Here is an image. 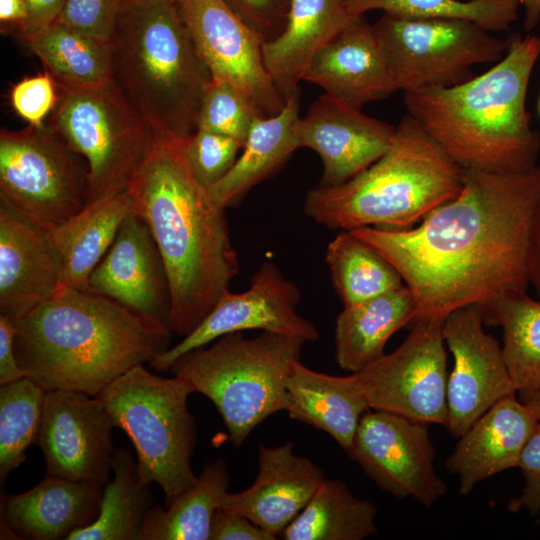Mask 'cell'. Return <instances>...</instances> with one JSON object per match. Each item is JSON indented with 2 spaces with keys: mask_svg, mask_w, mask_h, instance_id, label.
<instances>
[{
  "mask_svg": "<svg viewBox=\"0 0 540 540\" xmlns=\"http://www.w3.org/2000/svg\"><path fill=\"white\" fill-rule=\"evenodd\" d=\"M325 259L343 306L368 300L405 284L392 263L351 231L337 233L327 246Z\"/></svg>",
  "mask_w": 540,
  "mask_h": 540,
  "instance_id": "35",
  "label": "cell"
},
{
  "mask_svg": "<svg viewBox=\"0 0 540 540\" xmlns=\"http://www.w3.org/2000/svg\"><path fill=\"white\" fill-rule=\"evenodd\" d=\"M275 539L277 538L235 510L220 506L214 515L210 540Z\"/></svg>",
  "mask_w": 540,
  "mask_h": 540,
  "instance_id": "44",
  "label": "cell"
},
{
  "mask_svg": "<svg viewBox=\"0 0 540 540\" xmlns=\"http://www.w3.org/2000/svg\"><path fill=\"white\" fill-rule=\"evenodd\" d=\"M286 389L290 418L326 432L345 451L350 448L362 415L370 409L355 373L333 376L297 361Z\"/></svg>",
  "mask_w": 540,
  "mask_h": 540,
  "instance_id": "27",
  "label": "cell"
},
{
  "mask_svg": "<svg viewBox=\"0 0 540 540\" xmlns=\"http://www.w3.org/2000/svg\"><path fill=\"white\" fill-rule=\"evenodd\" d=\"M443 336L454 360L447 380L445 428L460 437L496 402L517 391L499 341L484 330L479 305L461 307L447 315Z\"/></svg>",
  "mask_w": 540,
  "mask_h": 540,
  "instance_id": "16",
  "label": "cell"
},
{
  "mask_svg": "<svg viewBox=\"0 0 540 540\" xmlns=\"http://www.w3.org/2000/svg\"><path fill=\"white\" fill-rule=\"evenodd\" d=\"M383 491L431 507L447 493L434 467L429 424L385 410H367L346 451Z\"/></svg>",
  "mask_w": 540,
  "mask_h": 540,
  "instance_id": "13",
  "label": "cell"
},
{
  "mask_svg": "<svg viewBox=\"0 0 540 540\" xmlns=\"http://www.w3.org/2000/svg\"><path fill=\"white\" fill-rule=\"evenodd\" d=\"M524 8L523 26L527 31L534 29L540 22V0H518Z\"/></svg>",
  "mask_w": 540,
  "mask_h": 540,
  "instance_id": "49",
  "label": "cell"
},
{
  "mask_svg": "<svg viewBox=\"0 0 540 540\" xmlns=\"http://www.w3.org/2000/svg\"><path fill=\"white\" fill-rule=\"evenodd\" d=\"M518 467L525 479L521 494L511 499L509 511H526L531 516L540 514V421L529 437L521 453Z\"/></svg>",
  "mask_w": 540,
  "mask_h": 540,
  "instance_id": "43",
  "label": "cell"
},
{
  "mask_svg": "<svg viewBox=\"0 0 540 540\" xmlns=\"http://www.w3.org/2000/svg\"><path fill=\"white\" fill-rule=\"evenodd\" d=\"M458 195L406 230H350L400 273L415 300L412 322L445 319L526 291L531 224L540 200V165L518 172L463 169Z\"/></svg>",
  "mask_w": 540,
  "mask_h": 540,
  "instance_id": "1",
  "label": "cell"
},
{
  "mask_svg": "<svg viewBox=\"0 0 540 540\" xmlns=\"http://www.w3.org/2000/svg\"><path fill=\"white\" fill-rule=\"evenodd\" d=\"M444 319L425 318L390 354L354 372L370 409L446 427L447 357Z\"/></svg>",
  "mask_w": 540,
  "mask_h": 540,
  "instance_id": "12",
  "label": "cell"
},
{
  "mask_svg": "<svg viewBox=\"0 0 540 540\" xmlns=\"http://www.w3.org/2000/svg\"><path fill=\"white\" fill-rule=\"evenodd\" d=\"M539 421L516 397L496 402L463 433L446 459V469L458 476L459 493L469 494L477 484L518 467L521 453Z\"/></svg>",
  "mask_w": 540,
  "mask_h": 540,
  "instance_id": "23",
  "label": "cell"
},
{
  "mask_svg": "<svg viewBox=\"0 0 540 540\" xmlns=\"http://www.w3.org/2000/svg\"><path fill=\"white\" fill-rule=\"evenodd\" d=\"M196 51L212 78L228 82L253 105L260 117L278 114L286 100L264 62L259 34L224 0H175Z\"/></svg>",
  "mask_w": 540,
  "mask_h": 540,
  "instance_id": "14",
  "label": "cell"
},
{
  "mask_svg": "<svg viewBox=\"0 0 540 540\" xmlns=\"http://www.w3.org/2000/svg\"><path fill=\"white\" fill-rule=\"evenodd\" d=\"M28 13L25 0H0V22L2 29L15 33L22 29Z\"/></svg>",
  "mask_w": 540,
  "mask_h": 540,
  "instance_id": "48",
  "label": "cell"
},
{
  "mask_svg": "<svg viewBox=\"0 0 540 540\" xmlns=\"http://www.w3.org/2000/svg\"><path fill=\"white\" fill-rule=\"evenodd\" d=\"M251 102L233 85L212 78L197 118V129L232 137L243 145L256 118Z\"/></svg>",
  "mask_w": 540,
  "mask_h": 540,
  "instance_id": "38",
  "label": "cell"
},
{
  "mask_svg": "<svg viewBox=\"0 0 540 540\" xmlns=\"http://www.w3.org/2000/svg\"><path fill=\"white\" fill-rule=\"evenodd\" d=\"M264 42L284 29L291 0H224Z\"/></svg>",
  "mask_w": 540,
  "mask_h": 540,
  "instance_id": "42",
  "label": "cell"
},
{
  "mask_svg": "<svg viewBox=\"0 0 540 540\" xmlns=\"http://www.w3.org/2000/svg\"><path fill=\"white\" fill-rule=\"evenodd\" d=\"M325 479L311 460L294 453L293 443L259 446L258 474L247 489L227 492L221 507L235 510L278 538Z\"/></svg>",
  "mask_w": 540,
  "mask_h": 540,
  "instance_id": "21",
  "label": "cell"
},
{
  "mask_svg": "<svg viewBox=\"0 0 540 540\" xmlns=\"http://www.w3.org/2000/svg\"><path fill=\"white\" fill-rule=\"evenodd\" d=\"M377 507L356 497L339 479H324L284 529V540H362L377 534Z\"/></svg>",
  "mask_w": 540,
  "mask_h": 540,
  "instance_id": "32",
  "label": "cell"
},
{
  "mask_svg": "<svg viewBox=\"0 0 540 540\" xmlns=\"http://www.w3.org/2000/svg\"><path fill=\"white\" fill-rule=\"evenodd\" d=\"M300 298L297 285L285 278L275 264L264 262L252 276L247 290L227 291L193 331L155 357L150 365L157 371H168L182 354L223 335L245 330L315 341L319 338L317 328L297 312Z\"/></svg>",
  "mask_w": 540,
  "mask_h": 540,
  "instance_id": "15",
  "label": "cell"
},
{
  "mask_svg": "<svg viewBox=\"0 0 540 540\" xmlns=\"http://www.w3.org/2000/svg\"><path fill=\"white\" fill-rule=\"evenodd\" d=\"M351 15L371 10L412 18H453L488 31L509 30L518 17V0H345Z\"/></svg>",
  "mask_w": 540,
  "mask_h": 540,
  "instance_id": "37",
  "label": "cell"
},
{
  "mask_svg": "<svg viewBox=\"0 0 540 540\" xmlns=\"http://www.w3.org/2000/svg\"><path fill=\"white\" fill-rule=\"evenodd\" d=\"M480 308L484 325L502 329V354L517 393L540 390V300L519 291Z\"/></svg>",
  "mask_w": 540,
  "mask_h": 540,
  "instance_id": "33",
  "label": "cell"
},
{
  "mask_svg": "<svg viewBox=\"0 0 540 540\" xmlns=\"http://www.w3.org/2000/svg\"><path fill=\"white\" fill-rule=\"evenodd\" d=\"M353 17L345 0H291L284 29L263 43L265 65L285 100L299 91L314 56Z\"/></svg>",
  "mask_w": 540,
  "mask_h": 540,
  "instance_id": "25",
  "label": "cell"
},
{
  "mask_svg": "<svg viewBox=\"0 0 540 540\" xmlns=\"http://www.w3.org/2000/svg\"><path fill=\"white\" fill-rule=\"evenodd\" d=\"M463 169L406 114L392 145L350 180L311 189L305 214L333 230L373 227L406 230L455 198Z\"/></svg>",
  "mask_w": 540,
  "mask_h": 540,
  "instance_id": "6",
  "label": "cell"
},
{
  "mask_svg": "<svg viewBox=\"0 0 540 540\" xmlns=\"http://www.w3.org/2000/svg\"><path fill=\"white\" fill-rule=\"evenodd\" d=\"M373 27L403 92L460 84L472 78V66L498 62L509 46L464 19L384 13Z\"/></svg>",
  "mask_w": 540,
  "mask_h": 540,
  "instance_id": "11",
  "label": "cell"
},
{
  "mask_svg": "<svg viewBox=\"0 0 540 540\" xmlns=\"http://www.w3.org/2000/svg\"><path fill=\"white\" fill-rule=\"evenodd\" d=\"M14 36L39 58L59 91L115 89L109 42L58 21Z\"/></svg>",
  "mask_w": 540,
  "mask_h": 540,
  "instance_id": "30",
  "label": "cell"
},
{
  "mask_svg": "<svg viewBox=\"0 0 540 540\" xmlns=\"http://www.w3.org/2000/svg\"><path fill=\"white\" fill-rule=\"evenodd\" d=\"M103 488L99 482L47 475L32 489L4 498L6 526L21 539L67 540L96 520Z\"/></svg>",
  "mask_w": 540,
  "mask_h": 540,
  "instance_id": "24",
  "label": "cell"
},
{
  "mask_svg": "<svg viewBox=\"0 0 540 540\" xmlns=\"http://www.w3.org/2000/svg\"><path fill=\"white\" fill-rule=\"evenodd\" d=\"M47 125L85 158L89 202L126 189L158 138L116 89L60 91Z\"/></svg>",
  "mask_w": 540,
  "mask_h": 540,
  "instance_id": "10",
  "label": "cell"
},
{
  "mask_svg": "<svg viewBox=\"0 0 540 540\" xmlns=\"http://www.w3.org/2000/svg\"><path fill=\"white\" fill-rule=\"evenodd\" d=\"M25 3L28 13L26 24L14 34L40 29L57 22L65 0H25Z\"/></svg>",
  "mask_w": 540,
  "mask_h": 540,
  "instance_id": "46",
  "label": "cell"
},
{
  "mask_svg": "<svg viewBox=\"0 0 540 540\" xmlns=\"http://www.w3.org/2000/svg\"><path fill=\"white\" fill-rule=\"evenodd\" d=\"M193 387L183 378H165L137 365L103 389L99 397L114 427L132 442L140 479L156 483L165 506L197 481L191 467L197 428L188 408Z\"/></svg>",
  "mask_w": 540,
  "mask_h": 540,
  "instance_id": "8",
  "label": "cell"
},
{
  "mask_svg": "<svg viewBox=\"0 0 540 540\" xmlns=\"http://www.w3.org/2000/svg\"><path fill=\"white\" fill-rule=\"evenodd\" d=\"M415 300L406 284L344 306L335 322V358L339 367L358 372L382 357L389 338L412 323Z\"/></svg>",
  "mask_w": 540,
  "mask_h": 540,
  "instance_id": "29",
  "label": "cell"
},
{
  "mask_svg": "<svg viewBox=\"0 0 540 540\" xmlns=\"http://www.w3.org/2000/svg\"><path fill=\"white\" fill-rule=\"evenodd\" d=\"M303 80L361 109L398 91L373 26L353 17L312 59Z\"/></svg>",
  "mask_w": 540,
  "mask_h": 540,
  "instance_id": "20",
  "label": "cell"
},
{
  "mask_svg": "<svg viewBox=\"0 0 540 540\" xmlns=\"http://www.w3.org/2000/svg\"><path fill=\"white\" fill-rule=\"evenodd\" d=\"M63 286L46 231L0 206V315L17 322Z\"/></svg>",
  "mask_w": 540,
  "mask_h": 540,
  "instance_id": "22",
  "label": "cell"
},
{
  "mask_svg": "<svg viewBox=\"0 0 540 540\" xmlns=\"http://www.w3.org/2000/svg\"><path fill=\"white\" fill-rule=\"evenodd\" d=\"M518 398L531 410L535 418L540 421V390L518 394Z\"/></svg>",
  "mask_w": 540,
  "mask_h": 540,
  "instance_id": "50",
  "label": "cell"
},
{
  "mask_svg": "<svg viewBox=\"0 0 540 540\" xmlns=\"http://www.w3.org/2000/svg\"><path fill=\"white\" fill-rule=\"evenodd\" d=\"M88 291L170 328L171 292L166 268L150 228L136 211L122 222L90 276Z\"/></svg>",
  "mask_w": 540,
  "mask_h": 540,
  "instance_id": "18",
  "label": "cell"
},
{
  "mask_svg": "<svg viewBox=\"0 0 540 540\" xmlns=\"http://www.w3.org/2000/svg\"><path fill=\"white\" fill-rule=\"evenodd\" d=\"M128 0H65L58 22L97 39H111Z\"/></svg>",
  "mask_w": 540,
  "mask_h": 540,
  "instance_id": "40",
  "label": "cell"
},
{
  "mask_svg": "<svg viewBox=\"0 0 540 540\" xmlns=\"http://www.w3.org/2000/svg\"><path fill=\"white\" fill-rule=\"evenodd\" d=\"M186 140L157 138L127 185L166 268L170 328L183 337L229 291L239 272L225 209L193 175L184 153Z\"/></svg>",
  "mask_w": 540,
  "mask_h": 540,
  "instance_id": "2",
  "label": "cell"
},
{
  "mask_svg": "<svg viewBox=\"0 0 540 540\" xmlns=\"http://www.w3.org/2000/svg\"><path fill=\"white\" fill-rule=\"evenodd\" d=\"M527 278L540 300V200L535 210L526 257Z\"/></svg>",
  "mask_w": 540,
  "mask_h": 540,
  "instance_id": "47",
  "label": "cell"
},
{
  "mask_svg": "<svg viewBox=\"0 0 540 540\" xmlns=\"http://www.w3.org/2000/svg\"><path fill=\"white\" fill-rule=\"evenodd\" d=\"M305 343L265 331L254 338L234 332L182 354L169 370L211 400L239 447L266 418L287 409L286 381Z\"/></svg>",
  "mask_w": 540,
  "mask_h": 540,
  "instance_id": "7",
  "label": "cell"
},
{
  "mask_svg": "<svg viewBox=\"0 0 540 540\" xmlns=\"http://www.w3.org/2000/svg\"><path fill=\"white\" fill-rule=\"evenodd\" d=\"M242 148L232 137L197 129L185 141L184 153L193 175L208 190L232 169Z\"/></svg>",
  "mask_w": 540,
  "mask_h": 540,
  "instance_id": "39",
  "label": "cell"
},
{
  "mask_svg": "<svg viewBox=\"0 0 540 540\" xmlns=\"http://www.w3.org/2000/svg\"><path fill=\"white\" fill-rule=\"evenodd\" d=\"M47 124L0 133V206L48 231L89 202L88 166Z\"/></svg>",
  "mask_w": 540,
  "mask_h": 540,
  "instance_id": "9",
  "label": "cell"
},
{
  "mask_svg": "<svg viewBox=\"0 0 540 540\" xmlns=\"http://www.w3.org/2000/svg\"><path fill=\"white\" fill-rule=\"evenodd\" d=\"M540 57V37L509 39L485 73L449 87L404 92L410 114L462 169L518 172L536 166L540 134L526 95Z\"/></svg>",
  "mask_w": 540,
  "mask_h": 540,
  "instance_id": "4",
  "label": "cell"
},
{
  "mask_svg": "<svg viewBox=\"0 0 540 540\" xmlns=\"http://www.w3.org/2000/svg\"><path fill=\"white\" fill-rule=\"evenodd\" d=\"M299 91L286 99L276 115L253 122L232 169L208 189L212 200L226 209L237 205L256 185L267 179L300 148Z\"/></svg>",
  "mask_w": 540,
  "mask_h": 540,
  "instance_id": "28",
  "label": "cell"
},
{
  "mask_svg": "<svg viewBox=\"0 0 540 540\" xmlns=\"http://www.w3.org/2000/svg\"><path fill=\"white\" fill-rule=\"evenodd\" d=\"M230 483L223 459L205 464L196 483L170 503L153 505L138 540H210L214 515Z\"/></svg>",
  "mask_w": 540,
  "mask_h": 540,
  "instance_id": "31",
  "label": "cell"
},
{
  "mask_svg": "<svg viewBox=\"0 0 540 540\" xmlns=\"http://www.w3.org/2000/svg\"><path fill=\"white\" fill-rule=\"evenodd\" d=\"M396 127L363 114L359 108L324 93L300 117V148L321 158L319 186H335L355 177L392 145Z\"/></svg>",
  "mask_w": 540,
  "mask_h": 540,
  "instance_id": "19",
  "label": "cell"
},
{
  "mask_svg": "<svg viewBox=\"0 0 540 540\" xmlns=\"http://www.w3.org/2000/svg\"><path fill=\"white\" fill-rule=\"evenodd\" d=\"M29 377L0 385V480L25 460V451L38 442L46 396Z\"/></svg>",
  "mask_w": 540,
  "mask_h": 540,
  "instance_id": "36",
  "label": "cell"
},
{
  "mask_svg": "<svg viewBox=\"0 0 540 540\" xmlns=\"http://www.w3.org/2000/svg\"><path fill=\"white\" fill-rule=\"evenodd\" d=\"M150 488L142 483L130 451L115 448L112 479L104 485L96 520L73 531L67 540H138L146 514L154 505Z\"/></svg>",
  "mask_w": 540,
  "mask_h": 540,
  "instance_id": "34",
  "label": "cell"
},
{
  "mask_svg": "<svg viewBox=\"0 0 540 540\" xmlns=\"http://www.w3.org/2000/svg\"><path fill=\"white\" fill-rule=\"evenodd\" d=\"M537 107H538V112H539V115H540V95L538 97Z\"/></svg>",
  "mask_w": 540,
  "mask_h": 540,
  "instance_id": "51",
  "label": "cell"
},
{
  "mask_svg": "<svg viewBox=\"0 0 540 540\" xmlns=\"http://www.w3.org/2000/svg\"><path fill=\"white\" fill-rule=\"evenodd\" d=\"M19 366L44 390L97 396L168 350L172 330L118 302L63 286L15 322Z\"/></svg>",
  "mask_w": 540,
  "mask_h": 540,
  "instance_id": "3",
  "label": "cell"
},
{
  "mask_svg": "<svg viewBox=\"0 0 540 540\" xmlns=\"http://www.w3.org/2000/svg\"><path fill=\"white\" fill-rule=\"evenodd\" d=\"M114 423L97 396L46 392L37 445L47 475L106 484L112 475Z\"/></svg>",
  "mask_w": 540,
  "mask_h": 540,
  "instance_id": "17",
  "label": "cell"
},
{
  "mask_svg": "<svg viewBox=\"0 0 540 540\" xmlns=\"http://www.w3.org/2000/svg\"><path fill=\"white\" fill-rule=\"evenodd\" d=\"M15 333V322L0 315V385L27 377V373L17 361L14 348Z\"/></svg>",
  "mask_w": 540,
  "mask_h": 540,
  "instance_id": "45",
  "label": "cell"
},
{
  "mask_svg": "<svg viewBox=\"0 0 540 540\" xmlns=\"http://www.w3.org/2000/svg\"><path fill=\"white\" fill-rule=\"evenodd\" d=\"M57 89L56 82L47 72L25 77L12 87L11 105L29 125L42 126L58 102Z\"/></svg>",
  "mask_w": 540,
  "mask_h": 540,
  "instance_id": "41",
  "label": "cell"
},
{
  "mask_svg": "<svg viewBox=\"0 0 540 540\" xmlns=\"http://www.w3.org/2000/svg\"><path fill=\"white\" fill-rule=\"evenodd\" d=\"M112 81L158 138L186 139L212 75L175 0H128L109 40Z\"/></svg>",
  "mask_w": 540,
  "mask_h": 540,
  "instance_id": "5",
  "label": "cell"
},
{
  "mask_svg": "<svg viewBox=\"0 0 540 540\" xmlns=\"http://www.w3.org/2000/svg\"><path fill=\"white\" fill-rule=\"evenodd\" d=\"M135 211L126 188L88 202L77 214L46 231L64 286L88 291L91 274L112 245L124 219Z\"/></svg>",
  "mask_w": 540,
  "mask_h": 540,
  "instance_id": "26",
  "label": "cell"
},
{
  "mask_svg": "<svg viewBox=\"0 0 540 540\" xmlns=\"http://www.w3.org/2000/svg\"><path fill=\"white\" fill-rule=\"evenodd\" d=\"M537 522L540 523V514L537 516Z\"/></svg>",
  "mask_w": 540,
  "mask_h": 540,
  "instance_id": "52",
  "label": "cell"
}]
</instances>
